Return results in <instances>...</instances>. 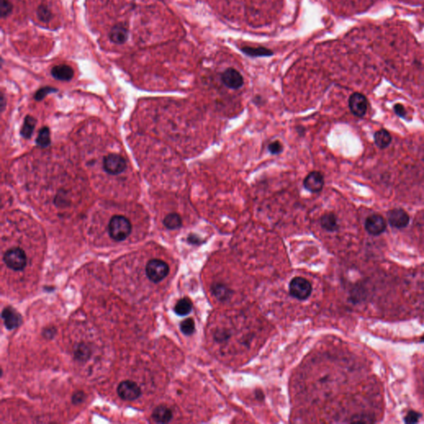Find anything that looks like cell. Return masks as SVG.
Returning <instances> with one entry per match:
<instances>
[{
  "mask_svg": "<svg viewBox=\"0 0 424 424\" xmlns=\"http://www.w3.org/2000/svg\"><path fill=\"white\" fill-rule=\"evenodd\" d=\"M109 234L116 241H123L130 235L132 226L130 221L123 215H115L109 224Z\"/></svg>",
  "mask_w": 424,
  "mask_h": 424,
  "instance_id": "1",
  "label": "cell"
},
{
  "mask_svg": "<svg viewBox=\"0 0 424 424\" xmlns=\"http://www.w3.org/2000/svg\"><path fill=\"white\" fill-rule=\"evenodd\" d=\"M169 272V267L164 261L152 259L147 264L146 274L151 281L158 283L166 278Z\"/></svg>",
  "mask_w": 424,
  "mask_h": 424,
  "instance_id": "2",
  "label": "cell"
},
{
  "mask_svg": "<svg viewBox=\"0 0 424 424\" xmlns=\"http://www.w3.org/2000/svg\"><path fill=\"white\" fill-rule=\"evenodd\" d=\"M312 291L313 287L305 278L296 277L290 282V294L298 300H305L309 298Z\"/></svg>",
  "mask_w": 424,
  "mask_h": 424,
  "instance_id": "3",
  "label": "cell"
},
{
  "mask_svg": "<svg viewBox=\"0 0 424 424\" xmlns=\"http://www.w3.org/2000/svg\"><path fill=\"white\" fill-rule=\"evenodd\" d=\"M3 261L6 265L11 270L19 271L25 268L27 264V257L23 249L14 248L9 249L4 254Z\"/></svg>",
  "mask_w": 424,
  "mask_h": 424,
  "instance_id": "4",
  "label": "cell"
},
{
  "mask_svg": "<svg viewBox=\"0 0 424 424\" xmlns=\"http://www.w3.org/2000/svg\"><path fill=\"white\" fill-rule=\"evenodd\" d=\"M103 167L107 173L117 175L126 169V161L121 155L112 153L104 158Z\"/></svg>",
  "mask_w": 424,
  "mask_h": 424,
  "instance_id": "5",
  "label": "cell"
},
{
  "mask_svg": "<svg viewBox=\"0 0 424 424\" xmlns=\"http://www.w3.org/2000/svg\"><path fill=\"white\" fill-rule=\"evenodd\" d=\"M118 394L122 399L133 401L141 395L140 389L138 384L130 380L121 382L117 389Z\"/></svg>",
  "mask_w": 424,
  "mask_h": 424,
  "instance_id": "6",
  "label": "cell"
},
{
  "mask_svg": "<svg viewBox=\"0 0 424 424\" xmlns=\"http://www.w3.org/2000/svg\"><path fill=\"white\" fill-rule=\"evenodd\" d=\"M349 107L353 115L356 117L362 118L366 115L368 101L366 97L361 93H354L349 99Z\"/></svg>",
  "mask_w": 424,
  "mask_h": 424,
  "instance_id": "7",
  "label": "cell"
},
{
  "mask_svg": "<svg viewBox=\"0 0 424 424\" xmlns=\"http://www.w3.org/2000/svg\"><path fill=\"white\" fill-rule=\"evenodd\" d=\"M387 217L390 226L396 229H404L409 224V215L404 210L400 208L390 211L388 212Z\"/></svg>",
  "mask_w": 424,
  "mask_h": 424,
  "instance_id": "8",
  "label": "cell"
},
{
  "mask_svg": "<svg viewBox=\"0 0 424 424\" xmlns=\"http://www.w3.org/2000/svg\"><path fill=\"white\" fill-rule=\"evenodd\" d=\"M364 228L370 235L377 236L381 235L386 229V222L380 215H372L367 217Z\"/></svg>",
  "mask_w": 424,
  "mask_h": 424,
  "instance_id": "9",
  "label": "cell"
},
{
  "mask_svg": "<svg viewBox=\"0 0 424 424\" xmlns=\"http://www.w3.org/2000/svg\"><path fill=\"white\" fill-rule=\"evenodd\" d=\"M221 80L229 89H240L244 85V78L238 71L234 68L226 70L221 75Z\"/></svg>",
  "mask_w": 424,
  "mask_h": 424,
  "instance_id": "10",
  "label": "cell"
},
{
  "mask_svg": "<svg viewBox=\"0 0 424 424\" xmlns=\"http://www.w3.org/2000/svg\"><path fill=\"white\" fill-rule=\"evenodd\" d=\"M303 185L311 192H321L324 186L323 175L321 172H312L304 179Z\"/></svg>",
  "mask_w": 424,
  "mask_h": 424,
  "instance_id": "11",
  "label": "cell"
},
{
  "mask_svg": "<svg viewBox=\"0 0 424 424\" xmlns=\"http://www.w3.org/2000/svg\"><path fill=\"white\" fill-rule=\"evenodd\" d=\"M52 76L58 80L61 81H69L74 76V71L71 66L66 64L58 65L52 67L51 70Z\"/></svg>",
  "mask_w": 424,
  "mask_h": 424,
  "instance_id": "12",
  "label": "cell"
},
{
  "mask_svg": "<svg viewBox=\"0 0 424 424\" xmlns=\"http://www.w3.org/2000/svg\"><path fill=\"white\" fill-rule=\"evenodd\" d=\"M128 37H129V31L122 24H117L113 27L109 32V39L118 45L126 43Z\"/></svg>",
  "mask_w": 424,
  "mask_h": 424,
  "instance_id": "13",
  "label": "cell"
},
{
  "mask_svg": "<svg viewBox=\"0 0 424 424\" xmlns=\"http://www.w3.org/2000/svg\"><path fill=\"white\" fill-rule=\"evenodd\" d=\"M2 318L5 327L9 330L15 329L20 325V316L10 307H6L3 310Z\"/></svg>",
  "mask_w": 424,
  "mask_h": 424,
  "instance_id": "14",
  "label": "cell"
},
{
  "mask_svg": "<svg viewBox=\"0 0 424 424\" xmlns=\"http://www.w3.org/2000/svg\"><path fill=\"white\" fill-rule=\"evenodd\" d=\"M152 418L155 422L159 424L169 423L172 419V411L165 406H159L152 412Z\"/></svg>",
  "mask_w": 424,
  "mask_h": 424,
  "instance_id": "15",
  "label": "cell"
},
{
  "mask_svg": "<svg viewBox=\"0 0 424 424\" xmlns=\"http://www.w3.org/2000/svg\"><path fill=\"white\" fill-rule=\"evenodd\" d=\"M374 139L376 146L379 149H384L390 146L392 141V137L386 129H380L376 132L374 135Z\"/></svg>",
  "mask_w": 424,
  "mask_h": 424,
  "instance_id": "16",
  "label": "cell"
},
{
  "mask_svg": "<svg viewBox=\"0 0 424 424\" xmlns=\"http://www.w3.org/2000/svg\"><path fill=\"white\" fill-rule=\"evenodd\" d=\"M321 226L324 229L329 232L337 230L339 228L337 218L333 213H328L321 218Z\"/></svg>",
  "mask_w": 424,
  "mask_h": 424,
  "instance_id": "17",
  "label": "cell"
},
{
  "mask_svg": "<svg viewBox=\"0 0 424 424\" xmlns=\"http://www.w3.org/2000/svg\"><path fill=\"white\" fill-rule=\"evenodd\" d=\"M192 303L189 298H184L180 299L176 304L174 312L179 316H186L191 313Z\"/></svg>",
  "mask_w": 424,
  "mask_h": 424,
  "instance_id": "18",
  "label": "cell"
},
{
  "mask_svg": "<svg viewBox=\"0 0 424 424\" xmlns=\"http://www.w3.org/2000/svg\"><path fill=\"white\" fill-rule=\"evenodd\" d=\"M182 218L177 213H171L164 219V225L169 229H179L182 227Z\"/></svg>",
  "mask_w": 424,
  "mask_h": 424,
  "instance_id": "19",
  "label": "cell"
},
{
  "mask_svg": "<svg viewBox=\"0 0 424 424\" xmlns=\"http://www.w3.org/2000/svg\"><path fill=\"white\" fill-rule=\"evenodd\" d=\"M35 125H36V121H35L34 118H32L30 115L25 118L24 123L22 127V130H21V135L23 136V138H31L32 132L35 129Z\"/></svg>",
  "mask_w": 424,
  "mask_h": 424,
  "instance_id": "20",
  "label": "cell"
},
{
  "mask_svg": "<svg viewBox=\"0 0 424 424\" xmlns=\"http://www.w3.org/2000/svg\"><path fill=\"white\" fill-rule=\"evenodd\" d=\"M242 51L245 54L251 56V57H268V56H272L273 55L272 51H270V50L265 48V47L254 48V47L247 46V47L242 48Z\"/></svg>",
  "mask_w": 424,
  "mask_h": 424,
  "instance_id": "21",
  "label": "cell"
},
{
  "mask_svg": "<svg viewBox=\"0 0 424 424\" xmlns=\"http://www.w3.org/2000/svg\"><path fill=\"white\" fill-rule=\"evenodd\" d=\"M36 142L37 145L42 148H46L49 146V144L51 143V137H50V130L47 127H43V129H41L38 133Z\"/></svg>",
  "mask_w": 424,
  "mask_h": 424,
  "instance_id": "22",
  "label": "cell"
},
{
  "mask_svg": "<svg viewBox=\"0 0 424 424\" xmlns=\"http://www.w3.org/2000/svg\"><path fill=\"white\" fill-rule=\"evenodd\" d=\"M37 15L39 20L42 21L43 23H48L49 21L52 19V12L49 9L47 6L44 5V4H42L38 7Z\"/></svg>",
  "mask_w": 424,
  "mask_h": 424,
  "instance_id": "23",
  "label": "cell"
},
{
  "mask_svg": "<svg viewBox=\"0 0 424 424\" xmlns=\"http://www.w3.org/2000/svg\"><path fill=\"white\" fill-rule=\"evenodd\" d=\"M180 328L182 333L185 334V335H192L195 332V322L192 320V318H188V319L184 320L181 323Z\"/></svg>",
  "mask_w": 424,
  "mask_h": 424,
  "instance_id": "24",
  "label": "cell"
},
{
  "mask_svg": "<svg viewBox=\"0 0 424 424\" xmlns=\"http://www.w3.org/2000/svg\"><path fill=\"white\" fill-rule=\"evenodd\" d=\"M75 355L78 360L86 361V358H88L91 355V350L86 346L81 344L78 346L77 349L75 351Z\"/></svg>",
  "mask_w": 424,
  "mask_h": 424,
  "instance_id": "25",
  "label": "cell"
},
{
  "mask_svg": "<svg viewBox=\"0 0 424 424\" xmlns=\"http://www.w3.org/2000/svg\"><path fill=\"white\" fill-rule=\"evenodd\" d=\"M13 9H14V6L9 0H1V3H0L1 17H8L13 12Z\"/></svg>",
  "mask_w": 424,
  "mask_h": 424,
  "instance_id": "26",
  "label": "cell"
},
{
  "mask_svg": "<svg viewBox=\"0 0 424 424\" xmlns=\"http://www.w3.org/2000/svg\"><path fill=\"white\" fill-rule=\"evenodd\" d=\"M55 91H57V90L54 89V88H52V87H44V88H42V89L37 91V93L35 94V99L37 101H42L43 98L46 96L48 94Z\"/></svg>",
  "mask_w": 424,
  "mask_h": 424,
  "instance_id": "27",
  "label": "cell"
},
{
  "mask_svg": "<svg viewBox=\"0 0 424 424\" xmlns=\"http://www.w3.org/2000/svg\"><path fill=\"white\" fill-rule=\"evenodd\" d=\"M268 149L272 154H279L283 151V144L279 141H274L270 143Z\"/></svg>",
  "mask_w": 424,
  "mask_h": 424,
  "instance_id": "28",
  "label": "cell"
},
{
  "mask_svg": "<svg viewBox=\"0 0 424 424\" xmlns=\"http://www.w3.org/2000/svg\"><path fill=\"white\" fill-rule=\"evenodd\" d=\"M419 419H420V414L419 413H417L415 411H410L405 417L404 421L406 424H415L419 422Z\"/></svg>",
  "mask_w": 424,
  "mask_h": 424,
  "instance_id": "29",
  "label": "cell"
},
{
  "mask_svg": "<svg viewBox=\"0 0 424 424\" xmlns=\"http://www.w3.org/2000/svg\"><path fill=\"white\" fill-rule=\"evenodd\" d=\"M214 292H215V295L216 296L217 298H220V299H223V298H227V297H228V294H229L228 290L226 289V288L221 286V285H217V286L215 287Z\"/></svg>",
  "mask_w": 424,
  "mask_h": 424,
  "instance_id": "30",
  "label": "cell"
},
{
  "mask_svg": "<svg viewBox=\"0 0 424 424\" xmlns=\"http://www.w3.org/2000/svg\"><path fill=\"white\" fill-rule=\"evenodd\" d=\"M56 204L58 205V207H66L68 205V199H67V197H66V194H62V192H60V195H58L57 197H56Z\"/></svg>",
  "mask_w": 424,
  "mask_h": 424,
  "instance_id": "31",
  "label": "cell"
},
{
  "mask_svg": "<svg viewBox=\"0 0 424 424\" xmlns=\"http://www.w3.org/2000/svg\"><path fill=\"white\" fill-rule=\"evenodd\" d=\"M394 110L395 112L396 115L400 118H405L407 115L406 109L401 104H396L395 106H394Z\"/></svg>",
  "mask_w": 424,
  "mask_h": 424,
  "instance_id": "32",
  "label": "cell"
},
{
  "mask_svg": "<svg viewBox=\"0 0 424 424\" xmlns=\"http://www.w3.org/2000/svg\"><path fill=\"white\" fill-rule=\"evenodd\" d=\"M84 399H85V394L81 391L75 393L72 396V403L75 404H80L81 402L84 401Z\"/></svg>",
  "mask_w": 424,
  "mask_h": 424,
  "instance_id": "33",
  "label": "cell"
},
{
  "mask_svg": "<svg viewBox=\"0 0 424 424\" xmlns=\"http://www.w3.org/2000/svg\"><path fill=\"white\" fill-rule=\"evenodd\" d=\"M188 242L192 244H200L202 243L200 237H198L197 235H191L188 237Z\"/></svg>",
  "mask_w": 424,
  "mask_h": 424,
  "instance_id": "34",
  "label": "cell"
}]
</instances>
